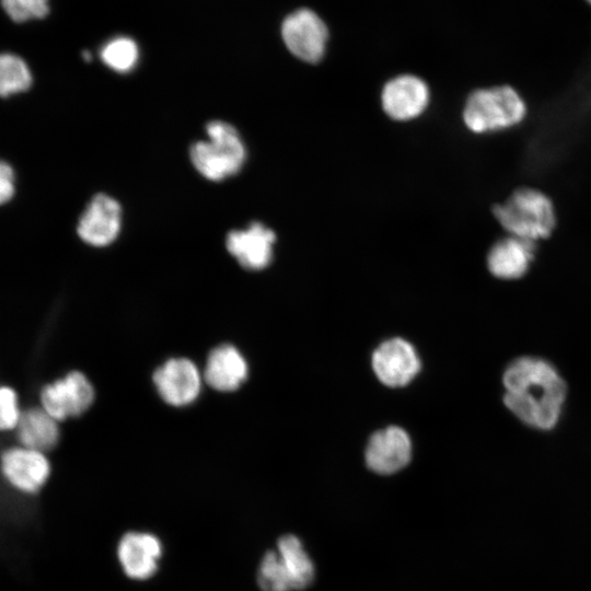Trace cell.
Listing matches in <instances>:
<instances>
[{"label": "cell", "instance_id": "1", "mask_svg": "<svg viewBox=\"0 0 591 591\" xmlns=\"http://www.w3.org/2000/svg\"><path fill=\"white\" fill-rule=\"evenodd\" d=\"M502 382L503 402L522 422L541 430L557 424L567 386L551 363L535 357L517 358L505 370Z\"/></svg>", "mask_w": 591, "mask_h": 591}, {"label": "cell", "instance_id": "2", "mask_svg": "<svg viewBox=\"0 0 591 591\" xmlns=\"http://www.w3.org/2000/svg\"><path fill=\"white\" fill-rule=\"evenodd\" d=\"M205 129L208 140L195 141L189 147L193 166L212 182L235 175L246 159L245 147L237 130L222 120H210Z\"/></svg>", "mask_w": 591, "mask_h": 591}, {"label": "cell", "instance_id": "3", "mask_svg": "<svg viewBox=\"0 0 591 591\" xmlns=\"http://www.w3.org/2000/svg\"><path fill=\"white\" fill-rule=\"evenodd\" d=\"M493 211L510 235L534 242L547 237L555 227L552 201L533 188L514 190L502 204L496 205Z\"/></svg>", "mask_w": 591, "mask_h": 591}, {"label": "cell", "instance_id": "4", "mask_svg": "<svg viewBox=\"0 0 591 591\" xmlns=\"http://www.w3.org/2000/svg\"><path fill=\"white\" fill-rule=\"evenodd\" d=\"M525 114L523 100L509 85L473 91L464 107V121L474 132H485L513 126Z\"/></svg>", "mask_w": 591, "mask_h": 591}, {"label": "cell", "instance_id": "5", "mask_svg": "<svg viewBox=\"0 0 591 591\" xmlns=\"http://www.w3.org/2000/svg\"><path fill=\"white\" fill-rule=\"evenodd\" d=\"M281 35L292 55L314 63L321 60L325 53L328 32L316 13L309 9H299L283 20Z\"/></svg>", "mask_w": 591, "mask_h": 591}, {"label": "cell", "instance_id": "6", "mask_svg": "<svg viewBox=\"0 0 591 591\" xmlns=\"http://www.w3.org/2000/svg\"><path fill=\"white\" fill-rule=\"evenodd\" d=\"M121 220L120 204L105 193H97L82 211L77 224V234L81 241L91 246L104 247L117 239Z\"/></svg>", "mask_w": 591, "mask_h": 591}, {"label": "cell", "instance_id": "7", "mask_svg": "<svg viewBox=\"0 0 591 591\" xmlns=\"http://www.w3.org/2000/svg\"><path fill=\"white\" fill-rule=\"evenodd\" d=\"M163 554L161 540L151 532L127 531L117 543V560L131 580H148L159 570Z\"/></svg>", "mask_w": 591, "mask_h": 591}, {"label": "cell", "instance_id": "8", "mask_svg": "<svg viewBox=\"0 0 591 591\" xmlns=\"http://www.w3.org/2000/svg\"><path fill=\"white\" fill-rule=\"evenodd\" d=\"M94 399V390L79 371L46 385L40 393L43 409L57 421L84 413Z\"/></svg>", "mask_w": 591, "mask_h": 591}, {"label": "cell", "instance_id": "9", "mask_svg": "<svg viewBox=\"0 0 591 591\" xmlns=\"http://www.w3.org/2000/svg\"><path fill=\"white\" fill-rule=\"evenodd\" d=\"M153 382L163 401L173 406H184L198 396L201 379L193 361L173 358L155 370Z\"/></svg>", "mask_w": 591, "mask_h": 591}, {"label": "cell", "instance_id": "10", "mask_svg": "<svg viewBox=\"0 0 591 591\" xmlns=\"http://www.w3.org/2000/svg\"><path fill=\"white\" fill-rule=\"evenodd\" d=\"M372 367L382 383L398 387L414 379L419 371L420 361L409 343L393 338L381 344L374 351Z\"/></svg>", "mask_w": 591, "mask_h": 591}, {"label": "cell", "instance_id": "11", "mask_svg": "<svg viewBox=\"0 0 591 591\" xmlns=\"http://www.w3.org/2000/svg\"><path fill=\"white\" fill-rule=\"evenodd\" d=\"M275 241L274 231L260 222H252L247 229L230 231L225 245L243 268L259 270L270 264Z\"/></svg>", "mask_w": 591, "mask_h": 591}, {"label": "cell", "instance_id": "12", "mask_svg": "<svg viewBox=\"0 0 591 591\" xmlns=\"http://www.w3.org/2000/svg\"><path fill=\"white\" fill-rule=\"evenodd\" d=\"M2 472L8 482L20 491L35 494L48 479L50 465L40 451L13 448L2 455Z\"/></svg>", "mask_w": 591, "mask_h": 591}, {"label": "cell", "instance_id": "13", "mask_svg": "<svg viewBox=\"0 0 591 591\" xmlns=\"http://www.w3.org/2000/svg\"><path fill=\"white\" fill-rule=\"evenodd\" d=\"M382 106L393 119L406 120L420 115L428 105L429 90L418 77L404 74L389 81L382 91Z\"/></svg>", "mask_w": 591, "mask_h": 591}, {"label": "cell", "instance_id": "14", "mask_svg": "<svg viewBox=\"0 0 591 591\" xmlns=\"http://www.w3.org/2000/svg\"><path fill=\"white\" fill-rule=\"evenodd\" d=\"M410 454L412 443L408 434L402 428L389 427L370 438L366 461L372 471L392 474L409 462Z\"/></svg>", "mask_w": 591, "mask_h": 591}, {"label": "cell", "instance_id": "15", "mask_svg": "<svg viewBox=\"0 0 591 591\" xmlns=\"http://www.w3.org/2000/svg\"><path fill=\"white\" fill-rule=\"evenodd\" d=\"M535 242L509 235L496 242L489 251L487 264L490 273L502 279L523 276L533 259Z\"/></svg>", "mask_w": 591, "mask_h": 591}, {"label": "cell", "instance_id": "16", "mask_svg": "<svg viewBox=\"0 0 591 591\" xmlns=\"http://www.w3.org/2000/svg\"><path fill=\"white\" fill-rule=\"evenodd\" d=\"M247 366L240 351L232 345L215 348L208 356L205 381L221 392L236 390L246 379Z\"/></svg>", "mask_w": 591, "mask_h": 591}, {"label": "cell", "instance_id": "17", "mask_svg": "<svg viewBox=\"0 0 591 591\" xmlns=\"http://www.w3.org/2000/svg\"><path fill=\"white\" fill-rule=\"evenodd\" d=\"M16 428L24 448L43 452L58 442L57 420L44 409L33 408L22 413Z\"/></svg>", "mask_w": 591, "mask_h": 591}, {"label": "cell", "instance_id": "18", "mask_svg": "<svg viewBox=\"0 0 591 591\" xmlns=\"http://www.w3.org/2000/svg\"><path fill=\"white\" fill-rule=\"evenodd\" d=\"M277 553L290 573L294 590H302L313 581V564L298 537L290 534L280 537Z\"/></svg>", "mask_w": 591, "mask_h": 591}, {"label": "cell", "instance_id": "19", "mask_svg": "<svg viewBox=\"0 0 591 591\" xmlns=\"http://www.w3.org/2000/svg\"><path fill=\"white\" fill-rule=\"evenodd\" d=\"M32 76L25 61L12 54L0 57V94L8 97L27 91L32 85Z\"/></svg>", "mask_w": 591, "mask_h": 591}, {"label": "cell", "instance_id": "20", "mask_svg": "<svg viewBox=\"0 0 591 591\" xmlns=\"http://www.w3.org/2000/svg\"><path fill=\"white\" fill-rule=\"evenodd\" d=\"M257 581L263 591H292L294 590L290 573L278 553L269 551L265 554L259 569Z\"/></svg>", "mask_w": 591, "mask_h": 591}, {"label": "cell", "instance_id": "21", "mask_svg": "<svg viewBox=\"0 0 591 591\" xmlns=\"http://www.w3.org/2000/svg\"><path fill=\"white\" fill-rule=\"evenodd\" d=\"M139 51L136 43L127 37L108 42L101 50L103 62L116 72H129L137 63Z\"/></svg>", "mask_w": 591, "mask_h": 591}, {"label": "cell", "instance_id": "22", "mask_svg": "<svg viewBox=\"0 0 591 591\" xmlns=\"http://www.w3.org/2000/svg\"><path fill=\"white\" fill-rule=\"evenodd\" d=\"M2 7L14 22L42 19L49 9L47 0H2Z\"/></svg>", "mask_w": 591, "mask_h": 591}, {"label": "cell", "instance_id": "23", "mask_svg": "<svg viewBox=\"0 0 591 591\" xmlns=\"http://www.w3.org/2000/svg\"><path fill=\"white\" fill-rule=\"evenodd\" d=\"M21 414L18 407L15 392L11 387H2L0 391V427L3 430L13 429L18 426Z\"/></svg>", "mask_w": 591, "mask_h": 591}, {"label": "cell", "instance_id": "24", "mask_svg": "<svg viewBox=\"0 0 591 591\" xmlns=\"http://www.w3.org/2000/svg\"><path fill=\"white\" fill-rule=\"evenodd\" d=\"M15 192L14 173L12 166L5 161L0 163V201L5 204L13 197Z\"/></svg>", "mask_w": 591, "mask_h": 591}, {"label": "cell", "instance_id": "25", "mask_svg": "<svg viewBox=\"0 0 591 591\" xmlns=\"http://www.w3.org/2000/svg\"><path fill=\"white\" fill-rule=\"evenodd\" d=\"M83 58L86 60V61H90L91 60V55L89 51H83Z\"/></svg>", "mask_w": 591, "mask_h": 591}, {"label": "cell", "instance_id": "26", "mask_svg": "<svg viewBox=\"0 0 591 591\" xmlns=\"http://www.w3.org/2000/svg\"><path fill=\"white\" fill-rule=\"evenodd\" d=\"M591 5V0H586Z\"/></svg>", "mask_w": 591, "mask_h": 591}]
</instances>
